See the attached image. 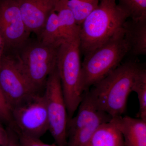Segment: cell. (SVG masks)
I'll use <instances>...</instances> for the list:
<instances>
[{
    "instance_id": "23",
    "label": "cell",
    "mask_w": 146,
    "mask_h": 146,
    "mask_svg": "<svg viewBox=\"0 0 146 146\" xmlns=\"http://www.w3.org/2000/svg\"><path fill=\"white\" fill-rule=\"evenodd\" d=\"M7 129L9 132V139L7 146H22L16 132L9 127Z\"/></svg>"
},
{
    "instance_id": "7",
    "label": "cell",
    "mask_w": 146,
    "mask_h": 146,
    "mask_svg": "<svg viewBox=\"0 0 146 146\" xmlns=\"http://www.w3.org/2000/svg\"><path fill=\"white\" fill-rule=\"evenodd\" d=\"M77 114L68 120V146H86L95 131L112 118L95 106L87 92L79 106Z\"/></svg>"
},
{
    "instance_id": "10",
    "label": "cell",
    "mask_w": 146,
    "mask_h": 146,
    "mask_svg": "<svg viewBox=\"0 0 146 146\" xmlns=\"http://www.w3.org/2000/svg\"><path fill=\"white\" fill-rule=\"evenodd\" d=\"M16 0H0V35L6 52H13L30 38Z\"/></svg>"
},
{
    "instance_id": "19",
    "label": "cell",
    "mask_w": 146,
    "mask_h": 146,
    "mask_svg": "<svg viewBox=\"0 0 146 146\" xmlns=\"http://www.w3.org/2000/svg\"><path fill=\"white\" fill-rule=\"evenodd\" d=\"M131 19L146 18V0H118Z\"/></svg>"
},
{
    "instance_id": "22",
    "label": "cell",
    "mask_w": 146,
    "mask_h": 146,
    "mask_svg": "<svg viewBox=\"0 0 146 146\" xmlns=\"http://www.w3.org/2000/svg\"><path fill=\"white\" fill-rule=\"evenodd\" d=\"M0 122V146H7L9 139L8 129H5Z\"/></svg>"
},
{
    "instance_id": "13",
    "label": "cell",
    "mask_w": 146,
    "mask_h": 146,
    "mask_svg": "<svg viewBox=\"0 0 146 146\" xmlns=\"http://www.w3.org/2000/svg\"><path fill=\"white\" fill-rule=\"evenodd\" d=\"M124 36L129 51L134 55L146 53V18L131 19L126 22Z\"/></svg>"
},
{
    "instance_id": "3",
    "label": "cell",
    "mask_w": 146,
    "mask_h": 146,
    "mask_svg": "<svg viewBox=\"0 0 146 146\" xmlns=\"http://www.w3.org/2000/svg\"><path fill=\"white\" fill-rule=\"evenodd\" d=\"M59 47L30 38L16 51L9 52L37 93H44L47 78L56 67Z\"/></svg>"
},
{
    "instance_id": "1",
    "label": "cell",
    "mask_w": 146,
    "mask_h": 146,
    "mask_svg": "<svg viewBox=\"0 0 146 146\" xmlns=\"http://www.w3.org/2000/svg\"><path fill=\"white\" fill-rule=\"evenodd\" d=\"M141 68L133 61L120 65L86 92L100 110L112 118L122 116L136 76Z\"/></svg>"
},
{
    "instance_id": "24",
    "label": "cell",
    "mask_w": 146,
    "mask_h": 146,
    "mask_svg": "<svg viewBox=\"0 0 146 146\" xmlns=\"http://www.w3.org/2000/svg\"><path fill=\"white\" fill-rule=\"evenodd\" d=\"M6 52V47L4 41L0 35V62Z\"/></svg>"
},
{
    "instance_id": "6",
    "label": "cell",
    "mask_w": 146,
    "mask_h": 146,
    "mask_svg": "<svg viewBox=\"0 0 146 146\" xmlns=\"http://www.w3.org/2000/svg\"><path fill=\"white\" fill-rule=\"evenodd\" d=\"M11 114L12 124L8 127L17 134L40 138L48 130V120L44 93L34 94L13 107Z\"/></svg>"
},
{
    "instance_id": "4",
    "label": "cell",
    "mask_w": 146,
    "mask_h": 146,
    "mask_svg": "<svg viewBox=\"0 0 146 146\" xmlns=\"http://www.w3.org/2000/svg\"><path fill=\"white\" fill-rule=\"evenodd\" d=\"M79 36L63 42L58 51L56 68L61 82L68 119L73 117L82 98Z\"/></svg>"
},
{
    "instance_id": "20",
    "label": "cell",
    "mask_w": 146,
    "mask_h": 146,
    "mask_svg": "<svg viewBox=\"0 0 146 146\" xmlns=\"http://www.w3.org/2000/svg\"><path fill=\"white\" fill-rule=\"evenodd\" d=\"M11 109L0 86V122L10 126L12 123Z\"/></svg>"
},
{
    "instance_id": "5",
    "label": "cell",
    "mask_w": 146,
    "mask_h": 146,
    "mask_svg": "<svg viewBox=\"0 0 146 146\" xmlns=\"http://www.w3.org/2000/svg\"><path fill=\"white\" fill-rule=\"evenodd\" d=\"M129 51L124 29L112 39L84 56L82 63L81 85L84 93L120 65Z\"/></svg>"
},
{
    "instance_id": "2",
    "label": "cell",
    "mask_w": 146,
    "mask_h": 146,
    "mask_svg": "<svg viewBox=\"0 0 146 146\" xmlns=\"http://www.w3.org/2000/svg\"><path fill=\"white\" fill-rule=\"evenodd\" d=\"M129 18L117 0H100L80 26V50L89 54L123 31Z\"/></svg>"
},
{
    "instance_id": "12",
    "label": "cell",
    "mask_w": 146,
    "mask_h": 146,
    "mask_svg": "<svg viewBox=\"0 0 146 146\" xmlns=\"http://www.w3.org/2000/svg\"><path fill=\"white\" fill-rule=\"evenodd\" d=\"M110 121L122 135L125 146H146V121L121 116Z\"/></svg>"
},
{
    "instance_id": "9",
    "label": "cell",
    "mask_w": 146,
    "mask_h": 146,
    "mask_svg": "<svg viewBox=\"0 0 146 146\" xmlns=\"http://www.w3.org/2000/svg\"><path fill=\"white\" fill-rule=\"evenodd\" d=\"M0 86L11 109L37 93L33 88L10 53L0 62Z\"/></svg>"
},
{
    "instance_id": "21",
    "label": "cell",
    "mask_w": 146,
    "mask_h": 146,
    "mask_svg": "<svg viewBox=\"0 0 146 146\" xmlns=\"http://www.w3.org/2000/svg\"><path fill=\"white\" fill-rule=\"evenodd\" d=\"M17 134L22 146H58L55 143L52 144L46 143L41 141L40 138H32L21 134Z\"/></svg>"
},
{
    "instance_id": "18",
    "label": "cell",
    "mask_w": 146,
    "mask_h": 146,
    "mask_svg": "<svg viewBox=\"0 0 146 146\" xmlns=\"http://www.w3.org/2000/svg\"><path fill=\"white\" fill-rule=\"evenodd\" d=\"M136 92L139 103L138 117L146 121V70L141 68L136 76L132 88V92Z\"/></svg>"
},
{
    "instance_id": "15",
    "label": "cell",
    "mask_w": 146,
    "mask_h": 146,
    "mask_svg": "<svg viewBox=\"0 0 146 146\" xmlns=\"http://www.w3.org/2000/svg\"><path fill=\"white\" fill-rule=\"evenodd\" d=\"M86 146H125L122 135L111 121L103 124Z\"/></svg>"
},
{
    "instance_id": "8",
    "label": "cell",
    "mask_w": 146,
    "mask_h": 146,
    "mask_svg": "<svg viewBox=\"0 0 146 146\" xmlns=\"http://www.w3.org/2000/svg\"><path fill=\"white\" fill-rule=\"evenodd\" d=\"M49 131L58 146H68V111L56 66L47 78L44 92Z\"/></svg>"
},
{
    "instance_id": "11",
    "label": "cell",
    "mask_w": 146,
    "mask_h": 146,
    "mask_svg": "<svg viewBox=\"0 0 146 146\" xmlns=\"http://www.w3.org/2000/svg\"><path fill=\"white\" fill-rule=\"evenodd\" d=\"M26 27L38 38L57 0H16Z\"/></svg>"
},
{
    "instance_id": "16",
    "label": "cell",
    "mask_w": 146,
    "mask_h": 146,
    "mask_svg": "<svg viewBox=\"0 0 146 146\" xmlns=\"http://www.w3.org/2000/svg\"><path fill=\"white\" fill-rule=\"evenodd\" d=\"M37 39L44 43L57 46H59L63 42L60 34L58 16L54 7L49 14L42 33Z\"/></svg>"
},
{
    "instance_id": "17",
    "label": "cell",
    "mask_w": 146,
    "mask_h": 146,
    "mask_svg": "<svg viewBox=\"0 0 146 146\" xmlns=\"http://www.w3.org/2000/svg\"><path fill=\"white\" fill-rule=\"evenodd\" d=\"M74 16L79 26L96 8L100 0H63Z\"/></svg>"
},
{
    "instance_id": "14",
    "label": "cell",
    "mask_w": 146,
    "mask_h": 146,
    "mask_svg": "<svg viewBox=\"0 0 146 146\" xmlns=\"http://www.w3.org/2000/svg\"><path fill=\"white\" fill-rule=\"evenodd\" d=\"M54 8L58 16L60 34L63 42L79 36L80 26L72 11L63 0H57Z\"/></svg>"
}]
</instances>
